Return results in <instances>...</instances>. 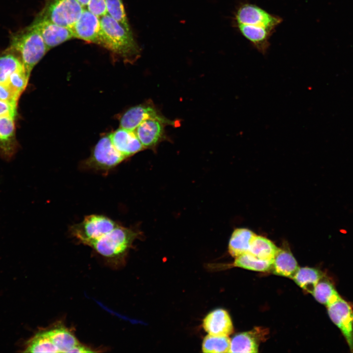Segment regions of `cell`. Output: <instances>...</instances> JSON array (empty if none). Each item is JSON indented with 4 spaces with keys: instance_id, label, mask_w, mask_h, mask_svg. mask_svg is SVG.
<instances>
[{
    "instance_id": "1",
    "label": "cell",
    "mask_w": 353,
    "mask_h": 353,
    "mask_svg": "<svg viewBox=\"0 0 353 353\" xmlns=\"http://www.w3.org/2000/svg\"><path fill=\"white\" fill-rule=\"evenodd\" d=\"M99 45L121 57L125 62L132 63L140 55V48L132 31L125 28L107 14L100 17Z\"/></svg>"
},
{
    "instance_id": "2",
    "label": "cell",
    "mask_w": 353,
    "mask_h": 353,
    "mask_svg": "<svg viewBox=\"0 0 353 353\" xmlns=\"http://www.w3.org/2000/svg\"><path fill=\"white\" fill-rule=\"evenodd\" d=\"M9 48L19 55L29 75L34 66L48 51L39 31L32 24L11 33Z\"/></svg>"
},
{
    "instance_id": "3",
    "label": "cell",
    "mask_w": 353,
    "mask_h": 353,
    "mask_svg": "<svg viewBox=\"0 0 353 353\" xmlns=\"http://www.w3.org/2000/svg\"><path fill=\"white\" fill-rule=\"evenodd\" d=\"M139 235L138 231L119 224L90 247L110 262L121 264L125 262L132 243Z\"/></svg>"
},
{
    "instance_id": "4",
    "label": "cell",
    "mask_w": 353,
    "mask_h": 353,
    "mask_svg": "<svg viewBox=\"0 0 353 353\" xmlns=\"http://www.w3.org/2000/svg\"><path fill=\"white\" fill-rule=\"evenodd\" d=\"M126 158L112 143L109 135L101 137L92 151L90 156L81 164L83 169L108 173Z\"/></svg>"
},
{
    "instance_id": "5",
    "label": "cell",
    "mask_w": 353,
    "mask_h": 353,
    "mask_svg": "<svg viewBox=\"0 0 353 353\" xmlns=\"http://www.w3.org/2000/svg\"><path fill=\"white\" fill-rule=\"evenodd\" d=\"M118 225L106 216L94 214L87 215L82 222L72 226L70 231L80 243L90 246Z\"/></svg>"
},
{
    "instance_id": "6",
    "label": "cell",
    "mask_w": 353,
    "mask_h": 353,
    "mask_svg": "<svg viewBox=\"0 0 353 353\" xmlns=\"http://www.w3.org/2000/svg\"><path fill=\"white\" fill-rule=\"evenodd\" d=\"M83 9L77 0H44V5L36 17L71 28Z\"/></svg>"
},
{
    "instance_id": "7",
    "label": "cell",
    "mask_w": 353,
    "mask_h": 353,
    "mask_svg": "<svg viewBox=\"0 0 353 353\" xmlns=\"http://www.w3.org/2000/svg\"><path fill=\"white\" fill-rule=\"evenodd\" d=\"M234 25L263 26L275 31L282 19L272 14L258 5L249 2L240 3L234 15Z\"/></svg>"
},
{
    "instance_id": "8",
    "label": "cell",
    "mask_w": 353,
    "mask_h": 353,
    "mask_svg": "<svg viewBox=\"0 0 353 353\" xmlns=\"http://www.w3.org/2000/svg\"><path fill=\"white\" fill-rule=\"evenodd\" d=\"M326 306L330 319L341 330L351 352L353 353V310L352 305L339 296Z\"/></svg>"
},
{
    "instance_id": "9",
    "label": "cell",
    "mask_w": 353,
    "mask_h": 353,
    "mask_svg": "<svg viewBox=\"0 0 353 353\" xmlns=\"http://www.w3.org/2000/svg\"><path fill=\"white\" fill-rule=\"evenodd\" d=\"M71 29L75 38L99 45L101 31L100 18L87 9L84 8Z\"/></svg>"
},
{
    "instance_id": "10",
    "label": "cell",
    "mask_w": 353,
    "mask_h": 353,
    "mask_svg": "<svg viewBox=\"0 0 353 353\" xmlns=\"http://www.w3.org/2000/svg\"><path fill=\"white\" fill-rule=\"evenodd\" d=\"M31 24L39 31L48 51L68 40L74 38L71 28L49 20L35 17Z\"/></svg>"
},
{
    "instance_id": "11",
    "label": "cell",
    "mask_w": 353,
    "mask_h": 353,
    "mask_svg": "<svg viewBox=\"0 0 353 353\" xmlns=\"http://www.w3.org/2000/svg\"><path fill=\"white\" fill-rule=\"evenodd\" d=\"M149 119H157L165 124H172V121L160 115L152 106L140 104L130 107L120 118V127L134 131L144 121Z\"/></svg>"
},
{
    "instance_id": "12",
    "label": "cell",
    "mask_w": 353,
    "mask_h": 353,
    "mask_svg": "<svg viewBox=\"0 0 353 353\" xmlns=\"http://www.w3.org/2000/svg\"><path fill=\"white\" fill-rule=\"evenodd\" d=\"M202 327L209 334L213 335L228 336L233 332L229 314L221 308L209 312L203 320Z\"/></svg>"
},
{
    "instance_id": "13",
    "label": "cell",
    "mask_w": 353,
    "mask_h": 353,
    "mask_svg": "<svg viewBox=\"0 0 353 353\" xmlns=\"http://www.w3.org/2000/svg\"><path fill=\"white\" fill-rule=\"evenodd\" d=\"M109 136L116 149L126 158L144 149L134 131L120 127Z\"/></svg>"
},
{
    "instance_id": "14",
    "label": "cell",
    "mask_w": 353,
    "mask_h": 353,
    "mask_svg": "<svg viewBox=\"0 0 353 353\" xmlns=\"http://www.w3.org/2000/svg\"><path fill=\"white\" fill-rule=\"evenodd\" d=\"M240 34L247 39L254 48L263 55L270 46V40L275 31L263 26L246 25H235Z\"/></svg>"
},
{
    "instance_id": "15",
    "label": "cell",
    "mask_w": 353,
    "mask_h": 353,
    "mask_svg": "<svg viewBox=\"0 0 353 353\" xmlns=\"http://www.w3.org/2000/svg\"><path fill=\"white\" fill-rule=\"evenodd\" d=\"M164 124H166L160 120L149 119L137 126L134 131L144 149L153 147L160 141Z\"/></svg>"
},
{
    "instance_id": "16",
    "label": "cell",
    "mask_w": 353,
    "mask_h": 353,
    "mask_svg": "<svg viewBox=\"0 0 353 353\" xmlns=\"http://www.w3.org/2000/svg\"><path fill=\"white\" fill-rule=\"evenodd\" d=\"M58 353H74L81 343L75 335L63 325H57L46 330Z\"/></svg>"
},
{
    "instance_id": "17",
    "label": "cell",
    "mask_w": 353,
    "mask_h": 353,
    "mask_svg": "<svg viewBox=\"0 0 353 353\" xmlns=\"http://www.w3.org/2000/svg\"><path fill=\"white\" fill-rule=\"evenodd\" d=\"M14 119L0 117V153L7 159L12 157L16 150Z\"/></svg>"
},
{
    "instance_id": "18",
    "label": "cell",
    "mask_w": 353,
    "mask_h": 353,
    "mask_svg": "<svg viewBox=\"0 0 353 353\" xmlns=\"http://www.w3.org/2000/svg\"><path fill=\"white\" fill-rule=\"evenodd\" d=\"M297 262L292 253L286 249H279L271 271L276 275L293 278L299 269Z\"/></svg>"
},
{
    "instance_id": "19",
    "label": "cell",
    "mask_w": 353,
    "mask_h": 353,
    "mask_svg": "<svg viewBox=\"0 0 353 353\" xmlns=\"http://www.w3.org/2000/svg\"><path fill=\"white\" fill-rule=\"evenodd\" d=\"M259 340L256 330L238 333L230 340L229 353H258Z\"/></svg>"
},
{
    "instance_id": "20",
    "label": "cell",
    "mask_w": 353,
    "mask_h": 353,
    "mask_svg": "<svg viewBox=\"0 0 353 353\" xmlns=\"http://www.w3.org/2000/svg\"><path fill=\"white\" fill-rule=\"evenodd\" d=\"M255 234L246 228H238L232 232L228 243V252L236 257L248 252Z\"/></svg>"
},
{
    "instance_id": "21",
    "label": "cell",
    "mask_w": 353,
    "mask_h": 353,
    "mask_svg": "<svg viewBox=\"0 0 353 353\" xmlns=\"http://www.w3.org/2000/svg\"><path fill=\"white\" fill-rule=\"evenodd\" d=\"M279 248L268 238L255 235L248 251L254 257L262 260H274Z\"/></svg>"
},
{
    "instance_id": "22",
    "label": "cell",
    "mask_w": 353,
    "mask_h": 353,
    "mask_svg": "<svg viewBox=\"0 0 353 353\" xmlns=\"http://www.w3.org/2000/svg\"><path fill=\"white\" fill-rule=\"evenodd\" d=\"M23 68L19 55L8 47L0 54V83H6L12 73Z\"/></svg>"
},
{
    "instance_id": "23",
    "label": "cell",
    "mask_w": 353,
    "mask_h": 353,
    "mask_svg": "<svg viewBox=\"0 0 353 353\" xmlns=\"http://www.w3.org/2000/svg\"><path fill=\"white\" fill-rule=\"evenodd\" d=\"M323 277L322 273L318 269L306 267L300 268L292 279L300 287L312 294L316 284Z\"/></svg>"
},
{
    "instance_id": "24",
    "label": "cell",
    "mask_w": 353,
    "mask_h": 353,
    "mask_svg": "<svg viewBox=\"0 0 353 353\" xmlns=\"http://www.w3.org/2000/svg\"><path fill=\"white\" fill-rule=\"evenodd\" d=\"M273 261L260 260L247 252L235 257L232 265L252 271L268 272L271 270Z\"/></svg>"
},
{
    "instance_id": "25",
    "label": "cell",
    "mask_w": 353,
    "mask_h": 353,
    "mask_svg": "<svg viewBox=\"0 0 353 353\" xmlns=\"http://www.w3.org/2000/svg\"><path fill=\"white\" fill-rule=\"evenodd\" d=\"M24 352L58 353L46 330L36 334L28 343Z\"/></svg>"
},
{
    "instance_id": "26",
    "label": "cell",
    "mask_w": 353,
    "mask_h": 353,
    "mask_svg": "<svg viewBox=\"0 0 353 353\" xmlns=\"http://www.w3.org/2000/svg\"><path fill=\"white\" fill-rule=\"evenodd\" d=\"M230 339L228 336L207 335L202 343L203 353H229Z\"/></svg>"
},
{
    "instance_id": "27",
    "label": "cell",
    "mask_w": 353,
    "mask_h": 353,
    "mask_svg": "<svg viewBox=\"0 0 353 353\" xmlns=\"http://www.w3.org/2000/svg\"><path fill=\"white\" fill-rule=\"evenodd\" d=\"M312 294L317 301L326 305L340 296L331 282L321 279L316 284Z\"/></svg>"
},
{
    "instance_id": "28",
    "label": "cell",
    "mask_w": 353,
    "mask_h": 353,
    "mask_svg": "<svg viewBox=\"0 0 353 353\" xmlns=\"http://www.w3.org/2000/svg\"><path fill=\"white\" fill-rule=\"evenodd\" d=\"M107 14L118 22L125 28L131 31L123 0H105Z\"/></svg>"
},
{
    "instance_id": "29",
    "label": "cell",
    "mask_w": 353,
    "mask_h": 353,
    "mask_svg": "<svg viewBox=\"0 0 353 353\" xmlns=\"http://www.w3.org/2000/svg\"><path fill=\"white\" fill-rule=\"evenodd\" d=\"M29 76L25 68L19 70L10 76L6 83L21 95L27 86Z\"/></svg>"
},
{
    "instance_id": "30",
    "label": "cell",
    "mask_w": 353,
    "mask_h": 353,
    "mask_svg": "<svg viewBox=\"0 0 353 353\" xmlns=\"http://www.w3.org/2000/svg\"><path fill=\"white\" fill-rule=\"evenodd\" d=\"M20 95L7 83H0V100L17 106Z\"/></svg>"
},
{
    "instance_id": "31",
    "label": "cell",
    "mask_w": 353,
    "mask_h": 353,
    "mask_svg": "<svg viewBox=\"0 0 353 353\" xmlns=\"http://www.w3.org/2000/svg\"><path fill=\"white\" fill-rule=\"evenodd\" d=\"M86 9L99 18L107 14L105 0H89Z\"/></svg>"
},
{
    "instance_id": "32",
    "label": "cell",
    "mask_w": 353,
    "mask_h": 353,
    "mask_svg": "<svg viewBox=\"0 0 353 353\" xmlns=\"http://www.w3.org/2000/svg\"><path fill=\"white\" fill-rule=\"evenodd\" d=\"M17 115V106L0 100V117H10L14 119Z\"/></svg>"
},
{
    "instance_id": "33",
    "label": "cell",
    "mask_w": 353,
    "mask_h": 353,
    "mask_svg": "<svg viewBox=\"0 0 353 353\" xmlns=\"http://www.w3.org/2000/svg\"><path fill=\"white\" fill-rule=\"evenodd\" d=\"M89 0H77L84 8H86Z\"/></svg>"
}]
</instances>
